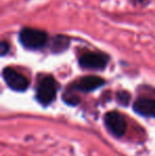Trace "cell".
<instances>
[{
	"instance_id": "cell-4",
	"label": "cell",
	"mask_w": 155,
	"mask_h": 156,
	"mask_svg": "<svg viewBox=\"0 0 155 156\" xmlns=\"http://www.w3.org/2000/svg\"><path fill=\"white\" fill-rule=\"evenodd\" d=\"M104 124L107 131L116 138H121L126 132L125 117L120 112H107L104 116Z\"/></svg>"
},
{
	"instance_id": "cell-9",
	"label": "cell",
	"mask_w": 155,
	"mask_h": 156,
	"mask_svg": "<svg viewBox=\"0 0 155 156\" xmlns=\"http://www.w3.org/2000/svg\"><path fill=\"white\" fill-rule=\"evenodd\" d=\"M63 101H64L67 105H72V106H75V105H78L79 103H80V98H79L77 94L71 93V91H66V93L63 94Z\"/></svg>"
},
{
	"instance_id": "cell-11",
	"label": "cell",
	"mask_w": 155,
	"mask_h": 156,
	"mask_svg": "<svg viewBox=\"0 0 155 156\" xmlns=\"http://www.w3.org/2000/svg\"><path fill=\"white\" fill-rule=\"evenodd\" d=\"M9 51H10V44L5 41H2L0 44V55L4 56L9 53Z\"/></svg>"
},
{
	"instance_id": "cell-2",
	"label": "cell",
	"mask_w": 155,
	"mask_h": 156,
	"mask_svg": "<svg viewBox=\"0 0 155 156\" xmlns=\"http://www.w3.org/2000/svg\"><path fill=\"white\" fill-rule=\"evenodd\" d=\"M18 41L25 49L38 50L48 43V34L39 29L23 28L18 33Z\"/></svg>"
},
{
	"instance_id": "cell-8",
	"label": "cell",
	"mask_w": 155,
	"mask_h": 156,
	"mask_svg": "<svg viewBox=\"0 0 155 156\" xmlns=\"http://www.w3.org/2000/svg\"><path fill=\"white\" fill-rule=\"evenodd\" d=\"M70 45V39L69 37L65 36V35H56L52 38L51 41V51L53 53H61L67 50V48Z\"/></svg>"
},
{
	"instance_id": "cell-7",
	"label": "cell",
	"mask_w": 155,
	"mask_h": 156,
	"mask_svg": "<svg viewBox=\"0 0 155 156\" xmlns=\"http://www.w3.org/2000/svg\"><path fill=\"white\" fill-rule=\"evenodd\" d=\"M133 109L136 114L143 117L155 118V99L139 98L133 104Z\"/></svg>"
},
{
	"instance_id": "cell-10",
	"label": "cell",
	"mask_w": 155,
	"mask_h": 156,
	"mask_svg": "<svg viewBox=\"0 0 155 156\" xmlns=\"http://www.w3.org/2000/svg\"><path fill=\"white\" fill-rule=\"evenodd\" d=\"M116 97H117V101L121 105H123V106H126V105H129V103H130L131 94H129L128 91H125V90L118 91Z\"/></svg>"
},
{
	"instance_id": "cell-3",
	"label": "cell",
	"mask_w": 155,
	"mask_h": 156,
	"mask_svg": "<svg viewBox=\"0 0 155 156\" xmlns=\"http://www.w3.org/2000/svg\"><path fill=\"white\" fill-rule=\"evenodd\" d=\"M2 78L9 88L14 91L23 93L28 89L30 85V81L23 74L18 72L12 67H5L2 70Z\"/></svg>"
},
{
	"instance_id": "cell-1",
	"label": "cell",
	"mask_w": 155,
	"mask_h": 156,
	"mask_svg": "<svg viewBox=\"0 0 155 156\" xmlns=\"http://www.w3.org/2000/svg\"><path fill=\"white\" fill-rule=\"evenodd\" d=\"M60 85L52 76H45L41 79L36 87V101L43 106L50 105L56 98Z\"/></svg>"
},
{
	"instance_id": "cell-5",
	"label": "cell",
	"mask_w": 155,
	"mask_h": 156,
	"mask_svg": "<svg viewBox=\"0 0 155 156\" xmlns=\"http://www.w3.org/2000/svg\"><path fill=\"white\" fill-rule=\"evenodd\" d=\"M110 58L100 52H86L79 58V65L87 70H103L107 66Z\"/></svg>"
},
{
	"instance_id": "cell-6",
	"label": "cell",
	"mask_w": 155,
	"mask_h": 156,
	"mask_svg": "<svg viewBox=\"0 0 155 156\" xmlns=\"http://www.w3.org/2000/svg\"><path fill=\"white\" fill-rule=\"evenodd\" d=\"M105 85V80L97 76H87L72 83L70 88L81 93H91Z\"/></svg>"
}]
</instances>
